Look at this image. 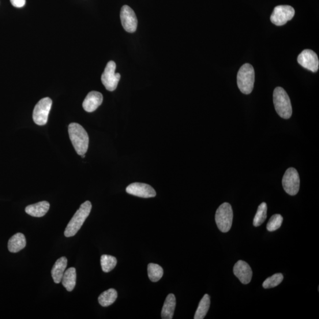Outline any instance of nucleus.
Returning a JSON list of instances; mask_svg holds the SVG:
<instances>
[{
  "label": "nucleus",
  "mask_w": 319,
  "mask_h": 319,
  "mask_svg": "<svg viewBox=\"0 0 319 319\" xmlns=\"http://www.w3.org/2000/svg\"><path fill=\"white\" fill-rule=\"evenodd\" d=\"M68 133L78 155H85L88 149L89 136L83 127L78 123H71L68 127Z\"/></svg>",
  "instance_id": "f257e3e1"
},
{
  "label": "nucleus",
  "mask_w": 319,
  "mask_h": 319,
  "mask_svg": "<svg viewBox=\"0 0 319 319\" xmlns=\"http://www.w3.org/2000/svg\"><path fill=\"white\" fill-rule=\"evenodd\" d=\"M91 209V203L89 201H86L81 205L80 209L75 213L67 225L65 231L66 237H71L77 234L89 215Z\"/></svg>",
  "instance_id": "f03ea898"
},
{
  "label": "nucleus",
  "mask_w": 319,
  "mask_h": 319,
  "mask_svg": "<svg viewBox=\"0 0 319 319\" xmlns=\"http://www.w3.org/2000/svg\"><path fill=\"white\" fill-rule=\"evenodd\" d=\"M273 103L280 117L289 119L292 115V106L287 93L281 87H277L273 93Z\"/></svg>",
  "instance_id": "7ed1b4c3"
},
{
  "label": "nucleus",
  "mask_w": 319,
  "mask_h": 319,
  "mask_svg": "<svg viewBox=\"0 0 319 319\" xmlns=\"http://www.w3.org/2000/svg\"><path fill=\"white\" fill-rule=\"evenodd\" d=\"M255 82L254 67L249 63H246L239 69L237 75V84L241 92L249 95L252 92Z\"/></svg>",
  "instance_id": "20e7f679"
},
{
  "label": "nucleus",
  "mask_w": 319,
  "mask_h": 319,
  "mask_svg": "<svg viewBox=\"0 0 319 319\" xmlns=\"http://www.w3.org/2000/svg\"><path fill=\"white\" fill-rule=\"evenodd\" d=\"M233 220V211L232 206L227 202L224 203L217 208L215 214V221L217 228L223 232L231 230Z\"/></svg>",
  "instance_id": "39448f33"
},
{
  "label": "nucleus",
  "mask_w": 319,
  "mask_h": 319,
  "mask_svg": "<svg viewBox=\"0 0 319 319\" xmlns=\"http://www.w3.org/2000/svg\"><path fill=\"white\" fill-rule=\"evenodd\" d=\"M52 106V101L50 97H44L40 100L34 108L33 119L36 125H46Z\"/></svg>",
  "instance_id": "423d86ee"
},
{
  "label": "nucleus",
  "mask_w": 319,
  "mask_h": 319,
  "mask_svg": "<svg viewBox=\"0 0 319 319\" xmlns=\"http://www.w3.org/2000/svg\"><path fill=\"white\" fill-rule=\"evenodd\" d=\"M116 64L114 61H110L105 68L101 76L103 84L109 91H114L117 88L121 78L119 73H115Z\"/></svg>",
  "instance_id": "0eeeda50"
},
{
  "label": "nucleus",
  "mask_w": 319,
  "mask_h": 319,
  "mask_svg": "<svg viewBox=\"0 0 319 319\" xmlns=\"http://www.w3.org/2000/svg\"><path fill=\"white\" fill-rule=\"evenodd\" d=\"M282 184L286 192L295 196L299 192L300 189V178L298 172L295 168H289L285 172Z\"/></svg>",
  "instance_id": "6e6552de"
},
{
  "label": "nucleus",
  "mask_w": 319,
  "mask_h": 319,
  "mask_svg": "<svg viewBox=\"0 0 319 319\" xmlns=\"http://www.w3.org/2000/svg\"><path fill=\"white\" fill-rule=\"evenodd\" d=\"M295 10L290 6H278L273 10L270 19L274 24L283 26L295 16Z\"/></svg>",
  "instance_id": "1a4fd4ad"
},
{
  "label": "nucleus",
  "mask_w": 319,
  "mask_h": 319,
  "mask_svg": "<svg viewBox=\"0 0 319 319\" xmlns=\"http://www.w3.org/2000/svg\"><path fill=\"white\" fill-rule=\"evenodd\" d=\"M298 62L305 69L316 72L318 70L319 61L317 54L310 50H304L298 58Z\"/></svg>",
  "instance_id": "9d476101"
},
{
  "label": "nucleus",
  "mask_w": 319,
  "mask_h": 319,
  "mask_svg": "<svg viewBox=\"0 0 319 319\" xmlns=\"http://www.w3.org/2000/svg\"><path fill=\"white\" fill-rule=\"evenodd\" d=\"M121 24L125 31L129 33H134L137 28V18L136 14L129 6H124L120 13Z\"/></svg>",
  "instance_id": "9b49d317"
},
{
  "label": "nucleus",
  "mask_w": 319,
  "mask_h": 319,
  "mask_svg": "<svg viewBox=\"0 0 319 319\" xmlns=\"http://www.w3.org/2000/svg\"><path fill=\"white\" fill-rule=\"evenodd\" d=\"M128 193L142 198H153L156 196L155 189L148 184L133 183L130 184L126 188Z\"/></svg>",
  "instance_id": "f8f14e48"
},
{
  "label": "nucleus",
  "mask_w": 319,
  "mask_h": 319,
  "mask_svg": "<svg viewBox=\"0 0 319 319\" xmlns=\"http://www.w3.org/2000/svg\"><path fill=\"white\" fill-rule=\"evenodd\" d=\"M235 276L243 284L251 282L253 277V272L250 266L246 262L239 260L235 264L233 269Z\"/></svg>",
  "instance_id": "ddd939ff"
},
{
  "label": "nucleus",
  "mask_w": 319,
  "mask_h": 319,
  "mask_svg": "<svg viewBox=\"0 0 319 319\" xmlns=\"http://www.w3.org/2000/svg\"><path fill=\"white\" fill-rule=\"evenodd\" d=\"M103 101V96L100 92L91 91L86 96L82 106L85 111L92 112L102 104Z\"/></svg>",
  "instance_id": "4468645a"
},
{
  "label": "nucleus",
  "mask_w": 319,
  "mask_h": 319,
  "mask_svg": "<svg viewBox=\"0 0 319 319\" xmlns=\"http://www.w3.org/2000/svg\"><path fill=\"white\" fill-rule=\"evenodd\" d=\"M50 208V203L47 201H42L28 206L25 209V211L29 215L40 217L46 215Z\"/></svg>",
  "instance_id": "2eb2a0df"
},
{
  "label": "nucleus",
  "mask_w": 319,
  "mask_h": 319,
  "mask_svg": "<svg viewBox=\"0 0 319 319\" xmlns=\"http://www.w3.org/2000/svg\"><path fill=\"white\" fill-rule=\"evenodd\" d=\"M67 265V260L65 257L60 258L56 261L51 272L52 277L56 284L61 282Z\"/></svg>",
  "instance_id": "dca6fc26"
},
{
  "label": "nucleus",
  "mask_w": 319,
  "mask_h": 319,
  "mask_svg": "<svg viewBox=\"0 0 319 319\" xmlns=\"http://www.w3.org/2000/svg\"><path fill=\"white\" fill-rule=\"evenodd\" d=\"M176 300L174 294H169L167 296L161 310V318L163 319H171L174 317Z\"/></svg>",
  "instance_id": "f3484780"
},
{
  "label": "nucleus",
  "mask_w": 319,
  "mask_h": 319,
  "mask_svg": "<svg viewBox=\"0 0 319 319\" xmlns=\"http://www.w3.org/2000/svg\"><path fill=\"white\" fill-rule=\"evenodd\" d=\"M26 239L24 234L17 233L11 236L8 243V249L11 253H16L24 249Z\"/></svg>",
  "instance_id": "a211bd4d"
},
{
  "label": "nucleus",
  "mask_w": 319,
  "mask_h": 319,
  "mask_svg": "<svg viewBox=\"0 0 319 319\" xmlns=\"http://www.w3.org/2000/svg\"><path fill=\"white\" fill-rule=\"evenodd\" d=\"M61 282L68 291H72L77 282V272L76 269L73 267L69 268L64 273Z\"/></svg>",
  "instance_id": "6ab92c4d"
},
{
  "label": "nucleus",
  "mask_w": 319,
  "mask_h": 319,
  "mask_svg": "<svg viewBox=\"0 0 319 319\" xmlns=\"http://www.w3.org/2000/svg\"><path fill=\"white\" fill-rule=\"evenodd\" d=\"M117 297V291L114 288H110L101 294L99 298V302L101 306L108 307L112 305Z\"/></svg>",
  "instance_id": "aec40b11"
},
{
  "label": "nucleus",
  "mask_w": 319,
  "mask_h": 319,
  "mask_svg": "<svg viewBox=\"0 0 319 319\" xmlns=\"http://www.w3.org/2000/svg\"><path fill=\"white\" fill-rule=\"evenodd\" d=\"M210 305H211V300H210L209 296L206 294L201 299L200 304H199L197 310L194 314V318H204L209 309Z\"/></svg>",
  "instance_id": "412c9836"
},
{
  "label": "nucleus",
  "mask_w": 319,
  "mask_h": 319,
  "mask_svg": "<svg viewBox=\"0 0 319 319\" xmlns=\"http://www.w3.org/2000/svg\"><path fill=\"white\" fill-rule=\"evenodd\" d=\"M149 279L152 282H157L163 276V269L158 264L150 263L148 268Z\"/></svg>",
  "instance_id": "4be33fe9"
},
{
  "label": "nucleus",
  "mask_w": 319,
  "mask_h": 319,
  "mask_svg": "<svg viewBox=\"0 0 319 319\" xmlns=\"http://www.w3.org/2000/svg\"><path fill=\"white\" fill-rule=\"evenodd\" d=\"M117 264V260L115 257L109 255H103L101 257V264L103 271L109 273L113 269Z\"/></svg>",
  "instance_id": "5701e85b"
},
{
  "label": "nucleus",
  "mask_w": 319,
  "mask_h": 319,
  "mask_svg": "<svg viewBox=\"0 0 319 319\" xmlns=\"http://www.w3.org/2000/svg\"><path fill=\"white\" fill-rule=\"evenodd\" d=\"M266 214H267V205L266 203L263 202L258 206L253 220L254 226L257 227L263 224L267 216Z\"/></svg>",
  "instance_id": "b1692460"
},
{
  "label": "nucleus",
  "mask_w": 319,
  "mask_h": 319,
  "mask_svg": "<svg viewBox=\"0 0 319 319\" xmlns=\"http://www.w3.org/2000/svg\"><path fill=\"white\" fill-rule=\"evenodd\" d=\"M283 279L284 277L282 274H275L273 276L266 279L262 284V286L266 289L275 287L282 282Z\"/></svg>",
  "instance_id": "393cba45"
},
{
  "label": "nucleus",
  "mask_w": 319,
  "mask_h": 319,
  "mask_svg": "<svg viewBox=\"0 0 319 319\" xmlns=\"http://www.w3.org/2000/svg\"><path fill=\"white\" fill-rule=\"evenodd\" d=\"M283 217L280 214H276L272 216L266 225V230L269 232L275 231L282 225Z\"/></svg>",
  "instance_id": "a878e982"
},
{
  "label": "nucleus",
  "mask_w": 319,
  "mask_h": 319,
  "mask_svg": "<svg viewBox=\"0 0 319 319\" xmlns=\"http://www.w3.org/2000/svg\"><path fill=\"white\" fill-rule=\"evenodd\" d=\"M10 2L14 7L21 8L25 5L26 0H10Z\"/></svg>",
  "instance_id": "bb28decb"
},
{
  "label": "nucleus",
  "mask_w": 319,
  "mask_h": 319,
  "mask_svg": "<svg viewBox=\"0 0 319 319\" xmlns=\"http://www.w3.org/2000/svg\"><path fill=\"white\" fill-rule=\"evenodd\" d=\"M81 157H82V158H85V155H82Z\"/></svg>",
  "instance_id": "cd10ccee"
}]
</instances>
